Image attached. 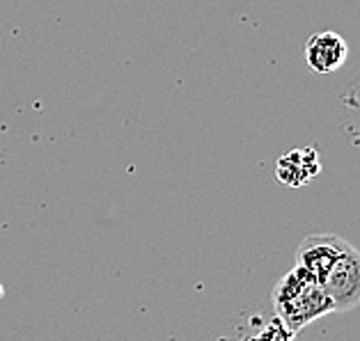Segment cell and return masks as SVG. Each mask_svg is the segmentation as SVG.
<instances>
[{"label": "cell", "mask_w": 360, "mask_h": 341, "mask_svg": "<svg viewBox=\"0 0 360 341\" xmlns=\"http://www.w3.org/2000/svg\"><path fill=\"white\" fill-rule=\"evenodd\" d=\"M274 307L276 316L292 332H301L305 326L333 314V302L323 286L298 264L276 284Z\"/></svg>", "instance_id": "6da1fadb"}, {"label": "cell", "mask_w": 360, "mask_h": 341, "mask_svg": "<svg viewBox=\"0 0 360 341\" xmlns=\"http://www.w3.org/2000/svg\"><path fill=\"white\" fill-rule=\"evenodd\" d=\"M321 286L333 302V312H351L360 302V250L351 246L330 266Z\"/></svg>", "instance_id": "7a4b0ae2"}, {"label": "cell", "mask_w": 360, "mask_h": 341, "mask_svg": "<svg viewBox=\"0 0 360 341\" xmlns=\"http://www.w3.org/2000/svg\"><path fill=\"white\" fill-rule=\"evenodd\" d=\"M349 248H351V243H347L345 239H340L335 234L307 236L296 250V264L303 266L307 273L317 277V282L321 284V279L326 277L330 266L335 264Z\"/></svg>", "instance_id": "3957f363"}, {"label": "cell", "mask_w": 360, "mask_h": 341, "mask_svg": "<svg viewBox=\"0 0 360 341\" xmlns=\"http://www.w3.org/2000/svg\"><path fill=\"white\" fill-rule=\"evenodd\" d=\"M349 44L345 37L333 30H323L312 34L305 44V60L310 72L314 74H333L347 62Z\"/></svg>", "instance_id": "277c9868"}, {"label": "cell", "mask_w": 360, "mask_h": 341, "mask_svg": "<svg viewBox=\"0 0 360 341\" xmlns=\"http://www.w3.org/2000/svg\"><path fill=\"white\" fill-rule=\"evenodd\" d=\"M321 172L319 154L312 147H303V149H294L285 156H280L276 163V179L289 188H301L310 183Z\"/></svg>", "instance_id": "5b68a950"}, {"label": "cell", "mask_w": 360, "mask_h": 341, "mask_svg": "<svg viewBox=\"0 0 360 341\" xmlns=\"http://www.w3.org/2000/svg\"><path fill=\"white\" fill-rule=\"evenodd\" d=\"M294 335H296V332L289 330L285 323L276 316V321H271L269 326L262 332H257V335H255L250 341H292Z\"/></svg>", "instance_id": "8992f818"}]
</instances>
